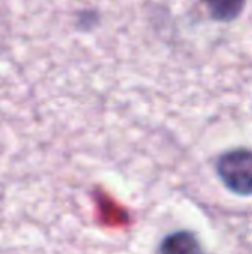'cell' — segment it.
I'll return each instance as SVG.
<instances>
[{
	"mask_svg": "<svg viewBox=\"0 0 252 254\" xmlns=\"http://www.w3.org/2000/svg\"><path fill=\"white\" fill-rule=\"evenodd\" d=\"M160 254H205L198 238L186 231L174 232L168 235L162 246Z\"/></svg>",
	"mask_w": 252,
	"mask_h": 254,
	"instance_id": "7a4b0ae2",
	"label": "cell"
},
{
	"mask_svg": "<svg viewBox=\"0 0 252 254\" xmlns=\"http://www.w3.org/2000/svg\"><path fill=\"white\" fill-rule=\"evenodd\" d=\"M211 15L220 21L235 19L244 9L245 0H203Z\"/></svg>",
	"mask_w": 252,
	"mask_h": 254,
	"instance_id": "3957f363",
	"label": "cell"
},
{
	"mask_svg": "<svg viewBox=\"0 0 252 254\" xmlns=\"http://www.w3.org/2000/svg\"><path fill=\"white\" fill-rule=\"evenodd\" d=\"M217 173L223 183L236 195H252V152L236 149L224 153L217 162Z\"/></svg>",
	"mask_w": 252,
	"mask_h": 254,
	"instance_id": "6da1fadb",
	"label": "cell"
}]
</instances>
